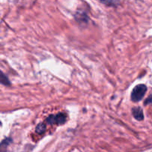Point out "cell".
I'll use <instances>...</instances> for the list:
<instances>
[{
    "label": "cell",
    "mask_w": 152,
    "mask_h": 152,
    "mask_svg": "<svg viewBox=\"0 0 152 152\" xmlns=\"http://www.w3.org/2000/svg\"><path fill=\"white\" fill-rule=\"evenodd\" d=\"M147 91V88L145 85H138L133 89L131 95V98L133 102H139L143 98Z\"/></svg>",
    "instance_id": "1"
},
{
    "label": "cell",
    "mask_w": 152,
    "mask_h": 152,
    "mask_svg": "<svg viewBox=\"0 0 152 152\" xmlns=\"http://www.w3.org/2000/svg\"><path fill=\"white\" fill-rule=\"evenodd\" d=\"M65 120H66V115L62 113L56 114V115H50L47 118L46 121L49 124H57L62 125L65 123Z\"/></svg>",
    "instance_id": "2"
},
{
    "label": "cell",
    "mask_w": 152,
    "mask_h": 152,
    "mask_svg": "<svg viewBox=\"0 0 152 152\" xmlns=\"http://www.w3.org/2000/svg\"><path fill=\"white\" fill-rule=\"evenodd\" d=\"M132 114H133L134 117L137 120H142L144 118L143 111L142 109L140 107H136L132 109Z\"/></svg>",
    "instance_id": "3"
},
{
    "label": "cell",
    "mask_w": 152,
    "mask_h": 152,
    "mask_svg": "<svg viewBox=\"0 0 152 152\" xmlns=\"http://www.w3.org/2000/svg\"><path fill=\"white\" fill-rule=\"evenodd\" d=\"M45 129L46 127L44 124H42V123H39V124L37 125V127H36V132L39 134H43L45 132Z\"/></svg>",
    "instance_id": "4"
}]
</instances>
